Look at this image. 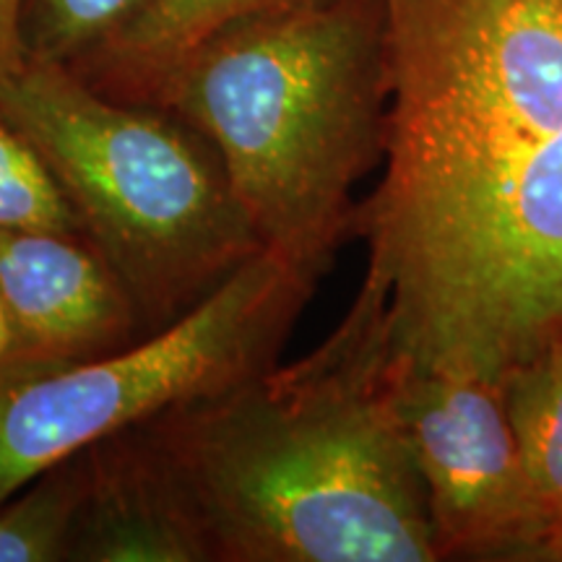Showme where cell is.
I'll list each match as a JSON object with an SVG mask.
<instances>
[{"label": "cell", "mask_w": 562, "mask_h": 562, "mask_svg": "<svg viewBox=\"0 0 562 562\" xmlns=\"http://www.w3.org/2000/svg\"><path fill=\"white\" fill-rule=\"evenodd\" d=\"M383 178L357 203L393 360L505 383L562 336V0H385Z\"/></svg>", "instance_id": "6da1fadb"}, {"label": "cell", "mask_w": 562, "mask_h": 562, "mask_svg": "<svg viewBox=\"0 0 562 562\" xmlns=\"http://www.w3.org/2000/svg\"><path fill=\"white\" fill-rule=\"evenodd\" d=\"M391 362L385 297L362 284L302 360L123 432L203 562H438Z\"/></svg>", "instance_id": "7a4b0ae2"}, {"label": "cell", "mask_w": 562, "mask_h": 562, "mask_svg": "<svg viewBox=\"0 0 562 562\" xmlns=\"http://www.w3.org/2000/svg\"><path fill=\"white\" fill-rule=\"evenodd\" d=\"M157 108L220 151L266 250L328 271L355 237V186L385 151V0H305L229 24Z\"/></svg>", "instance_id": "3957f363"}, {"label": "cell", "mask_w": 562, "mask_h": 562, "mask_svg": "<svg viewBox=\"0 0 562 562\" xmlns=\"http://www.w3.org/2000/svg\"><path fill=\"white\" fill-rule=\"evenodd\" d=\"M0 115L50 167L144 336L186 318L263 250L220 151L172 112L110 100L66 66L26 60L0 81Z\"/></svg>", "instance_id": "277c9868"}, {"label": "cell", "mask_w": 562, "mask_h": 562, "mask_svg": "<svg viewBox=\"0 0 562 562\" xmlns=\"http://www.w3.org/2000/svg\"><path fill=\"white\" fill-rule=\"evenodd\" d=\"M323 273L263 248L165 331L0 383V503L94 442L273 368Z\"/></svg>", "instance_id": "5b68a950"}, {"label": "cell", "mask_w": 562, "mask_h": 562, "mask_svg": "<svg viewBox=\"0 0 562 562\" xmlns=\"http://www.w3.org/2000/svg\"><path fill=\"white\" fill-rule=\"evenodd\" d=\"M438 562H550V526L503 389L391 362Z\"/></svg>", "instance_id": "8992f818"}, {"label": "cell", "mask_w": 562, "mask_h": 562, "mask_svg": "<svg viewBox=\"0 0 562 562\" xmlns=\"http://www.w3.org/2000/svg\"><path fill=\"white\" fill-rule=\"evenodd\" d=\"M0 302L11 326L0 383L146 339L110 266L79 237L58 232L0 227Z\"/></svg>", "instance_id": "52a82bcc"}, {"label": "cell", "mask_w": 562, "mask_h": 562, "mask_svg": "<svg viewBox=\"0 0 562 562\" xmlns=\"http://www.w3.org/2000/svg\"><path fill=\"white\" fill-rule=\"evenodd\" d=\"M305 0H136L121 24L68 70L97 94L157 108L182 63L237 21Z\"/></svg>", "instance_id": "ba28073f"}, {"label": "cell", "mask_w": 562, "mask_h": 562, "mask_svg": "<svg viewBox=\"0 0 562 562\" xmlns=\"http://www.w3.org/2000/svg\"><path fill=\"white\" fill-rule=\"evenodd\" d=\"M91 451V487L68 562H203L201 547L128 435Z\"/></svg>", "instance_id": "9c48e42d"}, {"label": "cell", "mask_w": 562, "mask_h": 562, "mask_svg": "<svg viewBox=\"0 0 562 562\" xmlns=\"http://www.w3.org/2000/svg\"><path fill=\"white\" fill-rule=\"evenodd\" d=\"M503 396L550 526L547 560L562 562V336L505 378Z\"/></svg>", "instance_id": "30bf717a"}, {"label": "cell", "mask_w": 562, "mask_h": 562, "mask_svg": "<svg viewBox=\"0 0 562 562\" xmlns=\"http://www.w3.org/2000/svg\"><path fill=\"white\" fill-rule=\"evenodd\" d=\"M91 487V451L68 456L0 503V562H68Z\"/></svg>", "instance_id": "8fae6325"}, {"label": "cell", "mask_w": 562, "mask_h": 562, "mask_svg": "<svg viewBox=\"0 0 562 562\" xmlns=\"http://www.w3.org/2000/svg\"><path fill=\"white\" fill-rule=\"evenodd\" d=\"M0 227L79 237V222L50 167L0 115Z\"/></svg>", "instance_id": "7c38bea8"}, {"label": "cell", "mask_w": 562, "mask_h": 562, "mask_svg": "<svg viewBox=\"0 0 562 562\" xmlns=\"http://www.w3.org/2000/svg\"><path fill=\"white\" fill-rule=\"evenodd\" d=\"M136 0H26L21 34L34 63L68 66L128 16Z\"/></svg>", "instance_id": "4fadbf2b"}, {"label": "cell", "mask_w": 562, "mask_h": 562, "mask_svg": "<svg viewBox=\"0 0 562 562\" xmlns=\"http://www.w3.org/2000/svg\"><path fill=\"white\" fill-rule=\"evenodd\" d=\"M26 0H0V81L9 79L13 70L26 63L24 55V21Z\"/></svg>", "instance_id": "5bb4252c"}, {"label": "cell", "mask_w": 562, "mask_h": 562, "mask_svg": "<svg viewBox=\"0 0 562 562\" xmlns=\"http://www.w3.org/2000/svg\"><path fill=\"white\" fill-rule=\"evenodd\" d=\"M9 347H11V326H9V315H5L3 302H0V368H3Z\"/></svg>", "instance_id": "9a60e30c"}]
</instances>
